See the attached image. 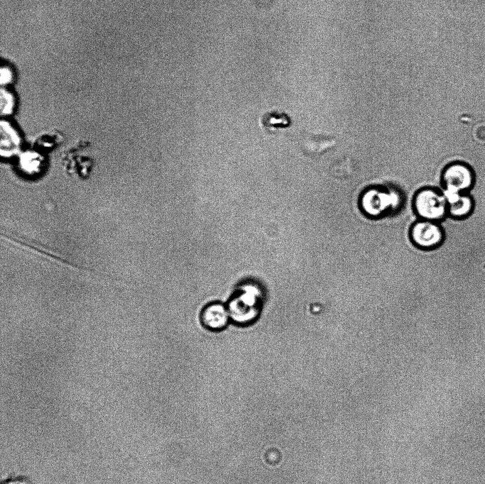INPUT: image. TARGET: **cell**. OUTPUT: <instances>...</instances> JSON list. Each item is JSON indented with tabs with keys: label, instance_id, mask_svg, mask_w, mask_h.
I'll use <instances>...</instances> for the list:
<instances>
[{
	"label": "cell",
	"instance_id": "6da1fadb",
	"mask_svg": "<svg viewBox=\"0 0 485 484\" xmlns=\"http://www.w3.org/2000/svg\"><path fill=\"white\" fill-rule=\"evenodd\" d=\"M359 181L358 207L367 218L381 219L396 213L403 206L405 194L400 187L388 183L365 185Z\"/></svg>",
	"mask_w": 485,
	"mask_h": 484
},
{
	"label": "cell",
	"instance_id": "7a4b0ae2",
	"mask_svg": "<svg viewBox=\"0 0 485 484\" xmlns=\"http://www.w3.org/2000/svg\"><path fill=\"white\" fill-rule=\"evenodd\" d=\"M261 299V291L256 285L249 283L241 285L227 307L230 318L239 324L251 323L260 312Z\"/></svg>",
	"mask_w": 485,
	"mask_h": 484
},
{
	"label": "cell",
	"instance_id": "3957f363",
	"mask_svg": "<svg viewBox=\"0 0 485 484\" xmlns=\"http://www.w3.org/2000/svg\"><path fill=\"white\" fill-rule=\"evenodd\" d=\"M412 204L419 219L440 222L448 215L447 200L437 187H424L417 190Z\"/></svg>",
	"mask_w": 485,
	"mask_h": 484
},
{
	"label": "cell",
	"instance_id": "277c9868",
	"mask_svg": "<svg viewBox=\"0 0 485 484\" xmlns=\"http://www.w3.org/2000/svg\"><path fill=\"white\" fill-rule=\"evenodd\" d=\"M474 184V173L467 163L454 161L447 164L441 174L442 193H466Z\"/></svg>",
	"mask_w": 485,
	"mask_h": 484
},
{
	"label": "cell",
	"instance_id": "5b68a950",
	"mask_svg": "<svg viewBox=\"0 0 485 484\" xmlns=\"http://www.w3.org/2000/svg\"><path fill=\"white\" fill-rule=\"evenodd\" d=\"M409 238L418 248L430 251L442 245L445 233L439 222L417 219L409 229Z\"/></svg>",
	"mask_w": 485,
	"mask_h": 484
},
{
	"label": "cell",
	"instance_id": "8992f818",
	"mask_svg": "<svg viewBox=\"0 0 485 484\" xmlns=\"http://www.w3.org/2000/svg\"><path fill=\"white\" fill-rule=\"evenodd\" d=\"M230 319L227 307L220 303L206 306L201 313V321L208 329L219 331L226 327Z\"/></svg>",
	"mask_w": 485,
	"mask_h": 484
},
{
	"label": "cell",
	"instance_id": "52a82bcc",
	"mask_svg": "<svg viewBox=\"0 0 485 484\" xmlns=\"http://www.w3.org/2000/svg\"><path fill=\"white\" fill-rule=\"evenodd\" d=\"M473 209L474 200L467 192L462 193L447 202L448 216L454 219H464L472 214Z\"/></svg>",
	"mask_w": 485,
	"mask_h": 484
},
{
	"label": "cell",
	"instance_id": "ba28073f",
	"mask_svg": "<svg viewBox=\"0 0 485 484\" xmlns=\"http://www.w3.org/2000/svg\"><path fill=\"white\" fill-rule=\"evenodd\" d=\"M261 123L266 131L274 133L289 127L292 123V120L286 113L272 111L262 116Z\"/></svg>",
	"mask_w": 485,
	"mask_h": 484
},
{
	"label": "cell",
	"instance_id": "9c48e42d",
	"mask_svg": "<svg viewBox=\"0 0 485 484\" xmlns=\"http://www.w3.org/2000/svg\"><path fill=\"white\" fill-rule=\"evenodd\" d=\"M12 96L6 92L1 91V109L2 112H8L12 107Z\"/></svg>",
	"mask_w": 485,
	"mask_h": 484
},
{
	"label": "cell",
	"instance_id": "30bf717a",
	"mask_svg": "<svg viewBox=\"0 0 485 484\" xmlns=\"http://www.w3.org/2000/svg\"><path fill=\"white\" fill-rule=\"evenodd\" d=\"M12 79V73L8 68H1V84H6Z\"/></svg>",
	"mask_w": 485,
	"mask_h": 484
}]
</instances>
